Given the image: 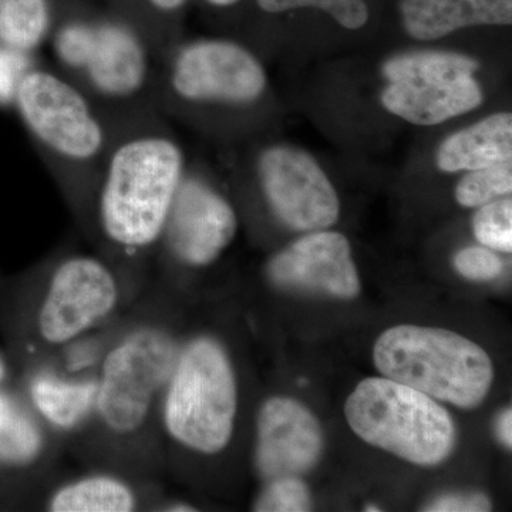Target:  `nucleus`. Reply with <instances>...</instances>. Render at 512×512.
Listing matches in <instances>:
<instances>
[{
	"instance_id": "nucleus-28",
	"label": "nucleus",
	"mask_w": 512,
	"mask_h": 512,
	"mask_svg": "<svg viewBox=\"0 0 512 512\" xmlns=\"http://www.w3.org/2000/svg\"><path fill=\"white\" fill-rule=\"evenodd\" d=\"M497 434L505 447H512V413L511 409L504 410L497 420Z\"/></svg>"
},
{
	"instance_id": "nucleus-32",
	"label": "nucleus",
	"mask_w": 512,
	"mask_h": 512,
	"mask_svg": "<svg viewBox=\"0 0 512 512\" xmlns=\"http://www.w3.org/2000/svg\"><path fill=\"white\" fill-rule=\"evenodd\" d=\"M6 376H8V366H6L5 359L0 355V386L5 382Z\"/></svg>"
},
{
	"instance_id": "nucleus-1",
	"label": "nucleus",
	"mask_w": 512,
	"mask_h": 512,
	"mask_svg": "<svg viewBox=\"0 0 512 512\" xmlns=\"http://www.w3.org/2000/svg\"><path fill=\"white\" fill-rule=\"evenodd\" d=\"M161 117L117 128L87 210L104 245L126 258L158 249L187 171L183 148Z\"/></svg>"
},
{
	"instance_id": "nucleus-15",
	"label": "nucleus",
	"mask_w": 512,
	"mask_h": 512,
	"mask_svg": "<svg viewBox=\"0 0 512 512\" xmlns=\"http://www.w3.org/2000/svg\"><path fill=\"white\" fill-rule=\"evenodd\" d=\"M399 10L406 32L424 42L473 26L512 23V0H400Z\"/></svg>"
},
{
	"instance_id": "nucleus-20",
	"label": "nucleus",
	"mask_w": 512,
	"mask_h": 512,
	"mask_svg": "<svg viewBox=\"0 0 512 512\" xmlns=\"http://www.w3.org/2000/svg\"><path fill=\"white\" fill-rule=\"evenodd\" d=\"M52 29L46 0H0V43L6 49L32 55Z\"/></svg>"
},
{
	"instance_id": "nucleus-14",
	"label": "nucleus",
	"mask_w": 512,
	"mask_h": 512,
	"mask_svg": "<svg viewBox=\"0 0 512 512\" xmlns=\"http://www.w3.org/2000/svg\"><path fill=\"white\" fill-rule=\"evenodd\" d=\"M268 276L278 288L339 299L359 295L360 281L345 235L313 231L271 259Z\"/></svg>"
},
{
	"instance_id": "nucleus-4",
	"label": "nucleus",
	"mask_w": 512,
	"mask_h": 512,
	"mask_svg": "<svg viewBox=\"0 0 512 512\" xmlns=\"http://www.w3.org/2000/svg\"><path fill=\"white\" fill-rule=\"evenodd\" d=\"M373 359L387 379L461 409L480 406L494 380L487 352L450 330L394 326L377 339Z\"/></svg>"
},
{
	"instance_id": "nucleus-12",
	"label": "nucleus",
	"mask_w": 512,
	"mask_h": 512,
	"mask_svg": "<svg viewBox=\"0 0 512 512\" xmlns=\"http://www.w3.org/2000/svg\"><path fill=\"white\" fill-rule=\"evenodd\" d=\"M238 218L220 191L185 171L158 249L175 264L204 268L217 261L234 241Z\"/></svg>"
},
{
	"instance_id": "nucleus-22",
	"label": "nucleus",
	"mask_w": 512,
	"mask_h": 512,
	"mask_svg": "<svg viewBox=\"0 0 512 512\" xmlns=\"http://www.w3.org/2000/svg\"><path fill=\"white\" fill-rule=\"evenodd\" d=\"M512 191V163L504 161L473 170L461 178L456 188L457 202L466 208H477Z\"/></svg>"
},
{
	"instance_id": "nucleus-3",
	"label": "nucleus",
	"mask_w": 512,
	"mask_h": 512,
	"mask_svg": "<svg viewBox=\"0 0 512 512\" xmlns=\"http://www.w3.org/2000/svg\"><path fill=\"white\" fill-rule=\"evenodd\" d=\"M13 100L57 183L73 202L89 210L119 127L57 70L29 67Z\"/></svg>"
},
{
	"instance_id": "nucleus-24",
	"label": "nucleus",
	"mask_w": 512,
	"mask_h": 512,
	"mask_svg": "<svg viewBox=\"0 0 512 512\" xmlns=\"http://www.w3.org/2000/svg\"><path fill=\"white\" fill-rule=\"evenodd\" d=\"M259 512H303L312 510V498L301 477L269 481L255 504Z\"/></svg>"
},
{
	"instance_id": "nucleus-17",
	"label": "nucleus",
	"mask_w": 512,
	"mask_h": 512,
	"mask_svg": "<svg viewBox=\"0 0 512 512\" xmlns=\"http://www.w3.org/2000/svg\"><path fill=\"white\" fill-rule=\"evenodd\" d=\"M97 380H67L53 373H37L29 397L39 416L57 430L76 429L94 412Z\"/></svg>"
},
{
	"instance_id": "nucleus-9",
	"label": "nucleus",
	"mask_w": 512,
	"mask_h": 512,
	"mask_svg": "<svg viewBox=\"0 0 512 512\" xmlns=\"http://www.w3.org/2000/svg\"><path fill=\"white\" fill-rule=\"evenodd\" d=\"M478 63L453 52L403 53L387 60L382 103L390 113L417 126H436L477 109L483 90Z\"/></svg>"
},
{
	"instance_id": "nucleus-13",
	"label": "nucleus",
	"mask_w": 512,
	"mask_h": 512,
	"mask_svg": "<svg viewBox=\"0 0 512 512\" xmlns=\"http://www.w3.org/2000/svg\"><path fill=\"white\" fill-rule=\"evenodd\" d=\"M323 443L319 420L302 403L272 397L262 404L256 420L255 467L266 483L309 473L322 457Z\"/></svg>"
},
{
	"instance_id": "nucleus-19",
	"label": "nucleus",
	"mask_w": 512,
	"mask_h": 512,
	"mask_svg": "<svg viewBox=\"0 0 512 512\" xmlns=\"http://www.w3.org/2000/svg\"><path fill=\"white\" fill-rule=\"evenodd\" d=\"M45 448V437L35 417L12 396L0 390V464L26 467Z\"/></svg>"
},
{
	"instance_id": "nucleus-33",
	"label": "nucleus",
	"mask_w": 512,
	"mask_h": 512,
	"mask_svg": "<svg viewBox=\"0 0 512 512\" xmlns=\"http://www.w3.org/2000/svg\"><path fill=\"white\" fill-rule=\"evenodd\" d=\"M366 511H380V508H375V505H372V507H367Z\"/></svg>"
},
{
	"instance_id": "nucleus-30",
	"label": "nucleus",
	"mask_w": 512,
	"mask_h": 512,
	"mask_svg": "<svg viewBox=\"0 0 512 512\" xmlns=\"http://www.w3.org/2000/svg\"><path fill=\"white\" fill-rule=\"evenodd\" d=\"M167 511H173V512H190V511H197L194 507H191V505L185 504V503H173L170 505V507L167 508Z\"/></svg>"
},
{
	"instance_id": "nucleus-6",
	"label": "nucleus",
	"mask_w": 512,
	"mask_h": 512,
	"mask_svg": "<svg viewBox=\"0 0 512 512\" xmlns=\"http://www.w3.org/2000/svg\"><path fill=\"white\" fill-rule=\"evenodd\" d=\"M345 414L349 426L367 444L419 466L443 463L456 446V426L446 407L387 377L357 384Z\"/></svg>"
},
{
	"instance_id": "nucleus-16",
	"label": "nucleus",
	"mask_w": 512,
	"mask_h": 512,
	"mask_svg": "<svg viewBox=\"0 0 512 512\" xmlns=\"http://www.w3.org/2000/svg\"><path fill=\"white\" fill-rule=\"evenodd\" d=\"M512 116L498 113L457 131L441 143L437 165L446 173L473 171L511 161Z\"/></svg>"
},
{
	"instance_id": "nucleus-7",
	"label": "nucleus",
	"mask_w": 512,
	"mask_h": 512,
	"mask_svg": "<svg viewBox=\"0 0 512 512\" xmlns=\"http://www.w3.org/2000/svg\"><path fill=\"white\" fill-rule=\"evenodd\" d=\"M262 64L231 40L175 43L158 67L157 109L163 116L201 106H252L266 89Z\"/></svg>"
},
{
	"instance_id": "nucleus-18",
	"label": "nucleus",
	"mask_w": 512,
	"mask_h": 512,
	"mask_svg": "<svg viewBox=\"0 0 512 512\" xmlns=\"http://www.w3.org/2000/svg\"><path fill=\"white\" fill-rule=\"evenodd\" d=\"M137 505V495L130 484L96 474L57 488L47 508L53 512H130Z\"/></svg>"
},
{
	"instance_id": "nucleus-2",
	"label": "nucleus",
	"mask_w": 512,
	"mask_h": 512,
	"mask_svg": "<svg viewBox=\"0 0 512 512\" xmlns=\"http://www.w3.org/2000/svg\"><path fill=\"white\" fill-rule=\"evenodd\" d=\"M49 42L57 72L114 126L160 113L161 60L134 26L119 20H67L52 29Z\"/></svg>"
},
{
	"instance_id": "nucleus-27",
	"label": "nucleus",
	"mask_w": 512,
	"mask_h": 512,
	"mask_svg": "<svg viewBox=\"0 0 512 512\" xmlns=\"http://www.w3.org/2000/svg\"><path fill=\"white\" fill-rule=\"evenodd\" d=\"M490 510V500L483 494L446 495V497L437 498L434 503L426 508V511L430 512H481Z\"/></svg>"
},
{
	"instance_id": "nucleus-29",
	"label": "nucleus",
	"mask_w": 512,
	"mask_h": 512,
	"mask_svg": "<svg viewBox=\"0 0 512 512\" xmlns=\"http://www.w3.org/2000/svg\"><path fill=\"white\" fill-rule=\"evenodd\" d=\"M160 13H174L185 5L187 0H147Z\"/></svg>"
},
{
	"instance_id": "nucleus-23",
	"label": "nucleus",
	"mask_w": 512,
	"mask_h": 512,
	"mask_svg": "<svg viewBox=\"0 0 512 512\" xmlns=\"http://www.w3.org/2000/svg\"><path fill=\"white\" fill-rule=\"evenodd\" d=\"M474 235L484 247L512 251V201H491L481 205L473 220Z\"/></svg>"
},
{
	"instance_id": "nucleus-31",
	"label": "nucleus",
	"mask_w": 512,
	"mask_h": 512,
	"mask_svg": "<svg viewBox=\"0 0 512 512\" xmlns=\"http://www.w3.org/2000/svg\"><path fill=\"white\" fill-rule=\"evenodd\" d=\"M212 6H218V8H228V6L237 5L241 0H207Z\"/></svg>"
},
{
	"instance_id": "nucleus-11",
	"label": "nucleus",
	"mask_w": 512,
	"mask_h": 512,
	"mask_svg": "<svg viewBox=\"0 0 512 512\" xmlns=\"http://www.w3.org/2000/svg\"><path fill=\"white\" fill-rule=\"evenodd\" d=\"M272 211L296 231H322L339 218L338 194L319 164L298 148H268L256 163Z\"/></svg>"
},
{
	"instance_id": "nucleus-21",
	"label": "nucleus",
	"mask_w": 512,
	"mask_h": 512,
	"mask_svg": "<svg viewBox=\"0 0 512 512\" xmlns=\"http://www.w3.org/2000/svg\"><path fill=\"white\" fill-rule=\"evenodd\" d=\"M258 8L269 15L319 10L348 30H359L369 22L370 8L367 0H255Z\"/></svg>"
},
{
	"instance_id": "nucleus-8",
	"label": "nucleus",
	"mask_w": 512,
	"mask_h": 512,
	"mask_svg": "<svg viewBox=\"0 0 512 512\" xmlns=\"http://www.w3.org/2000/svg\"><path fill=\"white\" fill-rule=\"evenodd\" d=\"M180 346L163 326L130 330L104 356L94 412L116 437L136 436L160 402Z\"/></svg>"
},
{
	"instance_id": "nucleus-26",
	"label": "nucleus",
	"mask_w": 512,
	"mask_h": 512,
	"mask_svg": "<svg viewBox=\"0 0 512 512\" xmlns=\"http://www.w3.org/2000/svg\"><path fill=\"white\" fill-rule=\"evenodd\" d=\"M28 57L0 46V103L13 100L19 80L29 69Z\"/></svg>"
},
{
	"instance_id": "nucleus-25",
	"label": "nucleus",
	"mask_w": 512,
	"mask_h": 512,
	"mask_svg": "<svg viewBox=\"0 0 512 512\" xmlns=\"http://www.w3.org/2000/svg\"><path fill=\"white\" fill-rule=\"evenodd\" d=\"M458 274L470 281H493L504 271L500 256L487 247L461 249L454 258Z\"/></svg>"
},
{
	"instance_id": "nucleus-5",
	"label": "nucleus",
	"mask_w": 512,
	"mask_h": 512,
	"mask_svg": "<svg viewBox=\"0 0 512 512\" xmlns=\"http://www.w3.org/2000/svg\"><path fill=\"white\" fill-rule=\"evenodd\" d=\"M164 433L194 453H221L234 434L238 389L234 367L217 340L202 336L180 348L161 394Z\"/></svg>"
},
{
	"instance_id": "nucleus-10",
	"label": "nucleus",
	"mask_w": 512,
	"mask_h": 512,
	"mask_svg": "<svg viewBox=\"0 0 512 512\" xmlns=\"http://www.w3.org/2000/svg\"><path fill=\"white\" fill-rule=\"evenodd\" d=\"M119 299V279L104 259L67 256L50 274L37 309L39 338L47 346L69 345L109 318Z\"/></svg>"
}]
</instances>
